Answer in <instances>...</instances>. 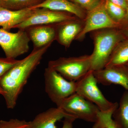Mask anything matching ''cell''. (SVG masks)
Returning <instances> with one entry per match:
<instances>
[{
    "label": "cell",
    "instance_id": "cell-1",
    "mask_svg": "<svg viewBox=\"0 0 128 128\" xmlns=\"http://www.w3.org/2000/svg\"><path fill=\"white\" fill-rule=\"evenodd\" d=\"M52 44L38 48H33L29 55L20 60L2 77L0 85L5 92L3 96L8 108L13 109L16 106L18 96L28 78L40 64Z\"/></svg>",
    "mask_w": 128,
    "mask_h": 128
},
{
    "label": "cell",
    "instance_id": "cell-2",
    "mask_svg": "<svg viewBox=\"0 0 128 128\" xmlns=\"http://www.w3.org/2000/svg\"><path fill=\"white\" fill-rule=\"evenodd\" d=\"M93 38L94 48L90 55V70L96 71L105 68L123 36L114 28H106L96 31Z\"/></svg>",
    "mask_w": 128,
    "mask_h": 128
},
{
    "label": "cell",
    "instance_id": "cell-3",
    "mask_svg": "<svg viewBox=\"0 0 128 128\" xmlns=\"http://www.w3.org/2000/svg\"><path fill=\"white\" fill-rule=\"evenodd\" d=\"M76 83V92L96 105L100 112H114L118 106L117 102H111L104 96L92 70H89Z\"/></svg>",
    "mask_w": 128,
    "mask_h": 128
},
{
    "label": "cell",
    "instance_id": "cell-4",
    "mask_svg": "<svg viewBox=\"0 0 128 128\" xmlns=\"http://www.w3.org/2000/svg\"><path fill=\"white\" fill-rule=\"evenodd\" d=\"M90 55L60 57L50 60L48 67L60 73L69 81L76 82L90 70Z\"/></svg>",
    "mask_w": 128,
    "mask_h": 128
},
{
    "label": "cell",
    "instance_id": "cell-5",
    "mask_svg": "<svg viewBox=\"0 0 128 128\" xmlns=\"http://www.w3.org/2000/svg\"><path fill=\"white\" fill-rule=\"evenodd\" d=\"M57 107L75 118L91 122H96L100 112L98 107L75 92L56 104Z\"/></svg>",
    "mask_w": 128,
    "mask_h": 128
},
{
    "label": "cell",
    "instance_id": "cell-6",
    "mask_svg": "<svg viewBox=\"0 0 128 128\" xmlns=\"http://www.w3.org/2000/svg\"><path fill=\"white\" fill-rule=\"evenodd\" d=\"M44 79L45 92L56 104L76 92V82L66 80L49 67L45 69Z\"/></svg>",
    "mask_w": 128,
    "mask_h": 128
},
{
    "label": "cell",
    "instance_id": "cell-7",
    "mask_svg": "<svg viewBox=\"0 0 128 128\" xmlns=\"http://www.w3.org/2000/svg\"><path fill=\"white\" fill-rule=\"evenodd\" d=\"M30 41L25 30L12 33L0 28V46L7 58L15 59L27 52Z\"/></svg>",
    "mask_w": 128,
    "mask_h": 128
},
{
    "label": "cell",
    "instance_id": "cell-8",
    "mask_svg": "<svg viewBox=\"0 0 128 128\" xmlns=\"http://www.w3.org/2000/svg\"><path fill=\"white\" fill-rule=\"evenodd\" d=\"M104 1L103 0L95 9L88 12L84 20L82 30L76 40L83 39L86 34L90 32L106 28H116L119 26V24L112 20L108 14L105 8Z\"/></svg>",
    "mask_w": 128,
    "mask_h": 128
},
{
    "label": "cell",
    "instance_id": "cell-9",
    "mask_svg": "<svg viewBox=\"0 0 128 128\" xmlns=\"http://www.w3.org/2000/svg\"><path fill=\"white\" fill-rule=\"evenodd\" d=\"M34 9V12L28 18L16 26L14 28L25 30L32 26L52 25L77 18L75 16H72V14L64 12L56 11L45 8Z\"/></svg>",
    "mask_w": 128,
    "mask_h": 128
},
{
    "label": "cell",
    "instance_id": "cell-10",
    "mask_svg": "<svg viewBox=\"0 0 128 128\" xmlns=\"http://www.w3.org/2000/svg\"><path fill=\"white\" fill-rule=\"evenodd\" d=\"M93 72L98 83L104 86L119 85L128 91V66L126 65L105 67Z\"/></svg>",
    "mask_w": 128,
    "mask_h": 128
},
{
    "label": "cell",
    "instance_id": "cell-11",
    "mask_svg": "<svg viewBox=\"0 0 128 128\" xmlns=\"http://www.w3.org/2000/svg\"><path fill=\"white\" fill-rule=\"evenodd\" d=\"M84 25V20L78 18L54 24L56 40L66 48H69L81 32Z\"/></svg>",
    "mask_w": 128,
    "mask_h": 128
},
{
    "label": "cell",
    "instance_id": "cell-12",
    "mask_svg": "<svg viewBox=\"0 0 128 128\" xmlns=\"http://www.w3.org/2000/svg\"><path fill=\"white\" fill-rule=\"evenodd\" d=\"M69 117L73 116L57 107L50 108L28 122L26 128H57L56 124L58 121Z\"/></svg>",
    "mask_w": 128,
    "mask_h": 128
},
{
    "label": "cell",
    "instance_id": "cell-13",
    "mask_svg": "<svg viewBox=\"0 0 128 128\" xmlns=\"http://www.w3.org/2000/svg\"><path fill=\"white\" fill-rule=\"evenodd\" d=\"M25 30L32 42L34 49L42 48L56 40L54 24L35 25Z\"/></svg>",
    "mask_w": 128,
    "mask_h": 128
},
{
    "label": "cell",
    "instance_id": "cell-14",
    "mask_svg": "<svg viewBox=\"0 0 128 128\" xmlns=\"http://www.w3.org/2000/svg\"><path fill=\"white\" fill-rule=\"evenodd\" d=\"M30 8H45L56 11L64 12L74 15L82 20H84L86 16L83 9L68 0H44Z\"/></svg>",
    "mask_w": 128,
    "mask_h": 128
},
{
    "label": "cell",
    "instance_id": "cell-15",
    "mask_svg": "<svg viewBox=\"0 0 128 128\" xmlns=\"http://www.w3.org/2000/svg\"><path fill=\"white\" fill-rule=\"evenodd\" d=\"M34 11L30 8L14 10L0 6V26L9 31L23 22Z\"/></svg>",
    "mask_w": 128,
    "mask_h": 128
},
{
    "label": "cell",
    "instance_id": "cell-16",
    "mask_svg": "<svg viewBox=\"0 0 128 128\" xmlns=\"http://www.w3.org/2000/svg\"><path fill=\"white\" fill-rule=\"evenodd\" d=\"M112 117L118 128H128V91L124 92Z\"/></svg>",
    "mask_w": 128,
    "mask_h": 128
},
{
    "label": "cell",
    "instance_id": "cell-17",
    "mask_svg": "<svg viewBox=\"0 0 128 128\" xmlns=\"http://www.w3.org/2000/svg\"><path fill=\"white\" fill-rule=\"evenodd\" d=\"M128 63V41L119 43L118 44L105 67L124 65Z\"/></svg>",
    "mask_w": 128,
    "mask_h": 128
},
{
    "label": "cell",
    "instance_id": "cell-18",
    "mask_svg": "<svg viewBox=\"0 0 128 128\" xmlns=\"http://www.w3.org/2000/svg\"><path fill=\"white\" fill-rule=\"evenodd\" d=\"M44 0H7L3 2L2 6L10 10H22L31 8L36 6Z\"/></svg>",
    "mask_w": 128,
    "mask_h": 128
},
{
    "label": "cell",
    "instance_id": "cell-19",
    "mask_svg": "<svg viewBox=\"0 0 128 128\" xmlns=\"http://www.w3.org/2000/svg\"><path fill=\"white\" fill-rule=\"evenodd\" d=\"M104 5L108 14L112 20L118 23L119 22L124 20L126 14V10L106 0L104 1Z\"/></svg>",
    "mask_w": 128,
    "mask_h": 128
},
{
    "label": "cell",
    "instance_id": "cell-20",
    "mask_svg": "<svg viewBox=\"0 0 128 128\" xmlns=\"http://www.w3.org/2000/svg\"><path fill=\"white\" fill-rule=\"evenodd\" d=\"M113 112L100 111L97 120L92 128H118L113 119L112 115Z\"/></svg>",
    "mask_w": 128,
    "mask_h": 128
},
{
    "label": "cell",
    "instance_id": "cell-21",
    "mask_svg": "<svg viewBox=\"0 0 128 128\" xmlns=\"http://www.w3.org/2000/svg\"><path fill=\"white\" fill-rule=\"evenodd\" d=\"M28 122L25 120L11 119L0 121V128H26Z\"/></svg>",
    "mask_w": 128,
    "mask_h": 128
},
{
    "label": "cell",
    "instance_id": "cell-22",
    "mask_svg": "<svg viewBox=\"0 0 128 128\" xmlns=\"http://www.w3.org/2000/svg\"><path fill=\"white\" fill-rule=\"evenodd\" d=\"M20 60L15 59L0 57V77L6 74L9 70L19 62Z\"/></svg>",
    "mask_w": 128,
    "mask_h": 128
},
{
    "label": "cell",
    "instance_id": "cell-23",
    "mask_svg": "<svg viewBox=\"0 0 128 128\" xmlns=\"http://www.w3.org/2000/svg\"><path fill=\"white\" fill-rule=\"evenodd\" d=\"M103 0H74L73 2L83 10L90 11L97 7Z\"/></svg>",
    "mask_w": 128,
    "mask_h": 128
},
{
    "label": "cell",
    "instance_id": "cell-24",
    "mask_svg": "<svg viewBox=\"0 0 128 128\" xmlns=\"http://www.w3.org/2000/svg\"><path fill=\"white\" fill-rule=\"evenodd\" d=\"M76 118L73 117L65 118L63 121V126L62 128H73V123Z\"/></svg>",
    "mask_w": 128,
    "mask_h": 128
},
{
    "label": "cell",
    "instance_id": "cell-25",
    "mask_svg": "<svg viewBox=\"0 0 128 128\" xmlns=\"http://www.w3.org/2000/svg\"><path fill=\"white\" fill-rule=\"evenodd\" d=\"M110 2L113 3L114 4L119 6L124 10L127 11L128 9V5H127L126 0H106Z\"/></svg>",
    "mask_w": 128,
    "mask_h": 128
},
{
    "label": "cell",
    "instance_id": "cell-26",
    "mask_svg": "<svg viewBox=\"0 0 128 128\" xmlns=\"http://www.w3.org/2000/svg\"><path fill=\"white\" fill-rule=\"evenodd\" d=\"M1 78L0 77V94H1L2 96H4L5 94V92L4 91L3 89H2V87L0 85V80Z\"/></svg>",
    "mask_w": 128,
    "mask_h": 128
},
{
    "label": "cell",
    "instance_id": "cell-27",
    "mask_svg": "<svg viewBox=\"0 0 128 128\" xmlns=\"http://www.w3.org/2000/svg\"><path fill=\"white\" fill-rule=\"evenodd\" d=\"M126 1H127V5H128V9L126 11V17L124 20L126 22H128V0H126Z\"/></svg>",
    "mask_w": 128,
    "mask_h": 128
},
{
    "label": "cell",
    "instance_id": "cell-28",
    "mask_svg": "<svg viewBox=\"0 0 128 128\" xmlns=\"http://www.w3.org/2000/svg\"><path fill=\"white\" fill-rule=\"evenodd\" d=\"M122 34L128 38V28L124 30Z\"/></svg>",
    "mask_w": 128,
    "mask_h": 128
},
{
    "label": "cell",
    "instance_id": "cell-29",
    "mask_svg": "<svg viewBox=\"0 0 128 128\" xmlns=\"http://www.w3.org/2000/svg\"><path fill=\"white\" fill-rule=\"evenodd\" d=\"M3 3V1L2 0H0V6H2Z\"/></svg>",
    "mask_w": 128,
    "mask_h": 128
},
{
    "label": "cell",
    "instance_id": "cell-30",
    "mask_svg": "<svg viewBox=\"0 0 128 128\" xmlns=\"http://www.w3.org/2000/svg\"><path fill=\"white\" fill-rule=\"evenodd\" d=\"M69 1H70L72 2H73V1L74 0H68Z\"/></svg>",
    "mask_w": 128,
    "mask_h": 128
},
{
    "label": "cell",
    "instance_id": "cell-31",
    "mask_svg": "<svg viewBox=\"0 0 128 128\" xmlns=\"http://www.w3.org/2000/svg\"><path fill=\"white\" fill-rule=\"evenodd\" d=\"M2 1H3V2H5L7 0H2Z\"/></svg>",
    "mask_w": 128,
    "mask_h": 128
},
{
    "label": "cell",
    "instance_id": "cell-32",
    "mask_svg": "<svg viewBox=\"0 0 128 128\" xmlns=\"http://www.w3.org/2000/svg\"><path fill=\"white\" fill-rule=\"evenodd\" d=\"M126 65H127V66H128V64H126Z\"/></svg>",
    "mask_w": 128,
    "mask_h": 128
}]
</instances>
